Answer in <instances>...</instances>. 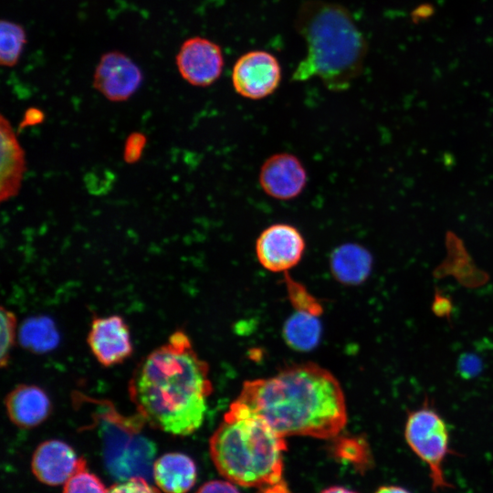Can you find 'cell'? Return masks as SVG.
<instances>
[{"label":"cell","mask_w":493,"mask_h":493,"mask_svg":"<svg viewBox=\"0 0 493 493\" xmlns=\"http://www.w3.org/2000/svg\"><path fill=\"white\" fill-rule=\"evenodd\" d=\"M128 390L145 423L172 435H188L204 422L213 385L208 364L179 330L138 363Z\"/></svg>","instance_id":"6da1fadb"},{"label":"cell","mask_w":493,"mask_h":493,"mask_svg":"<svg viewBox=\"0 0 493 493\" xmlns=\"http://www.w3.org/2000/svg\"><path fill=\"white\" fill-rule=\"evenodd\" d=\"M278 435L335 438L347 424L342 387L327 369L307 362L246 381L234 401Z\"/></svg>","instance_id":"7a4b0ae2"},{"label":"cell","mask_w":493,"mask_h":493,"mask_svg":"<svg viewBox=\"0 0 493 493\" xmlns=\"http://www.w3.org/2000/svg\"><path fill=\"white\" fill-rule=\"evenodd\" d=\"M296 28L307 45V55L292 74L294 81L319 78L327 89L343 91L362 71L367 44L343 6L309 0L299 8Z\"/></svg>","instance_id":"3957f363"},{"label":"cell","mask_w":493,"mask_h":493,"mask_svg":"<svg viewBox=\"0 0 493 493\" xmlns=\"http://www.w3.org/2000/svg\"><path fill=\"white\" fill-rule=\"evenodd\" d=\"M209 449L216 469L230 482L262 487L281 480L286 438L235 402L212 435Z\"/></svg>","instance_id":"277c9868"},{"label":"cell","mask_w":493,"mask_h":493,"mask_svg":"<svg viewBox=\"0 0 493 493\" xmlns=\"http://www.w3.org/2000/svg\"><path fill=\"white\" fill-rule=\"evenodd\" d=\"M94 420L102 440L104 464L118 481L132 477L152 478L156 446L144 436L142 429L145 421L121 414L109 402L96 401Z\"/></svg>","instance_id":"5b68a950"},{"label":"cell","mask_w":493,"mask_h":493,"mask_svg":"<svg viewBox=\"0 0 493 493\" xmlns=\"http://www.w3.org/2000/svg\"><path fill=\"white\" fill-rule=\"evenodd\" d=\"M404 438L414 453L426 464L432 488H452L443 470L444 461L451 453L448 429L444 419L427 406L413 411L406 419Z\"/></svg>","instance_id":"8992f818"},{"label":"cell","mask_w":493,"mask_h":493,"mask_svg":"<svg viewBox=\"0 0 493 493\" xmlns=\"http://www.w3.org/2000/svg\"><path fill=\"white\" fill-rule=\"evenodd\" d=\"M306 249L305 238L294 226L276 223L266 227L256 240L257 261L271 272H286L297 266Z\"/></svg>","instance_id":"52a82bcc"},{"label":"cell","mask_w":493,"mask_h":493,"mask_svg":"<svg viewBox=\"0 0 493 493\" xmlns=\"http://www.w3.org/2000/svg\"><path fill=\"white\" fill-rule=\"evenodd\" d=\"M280 80L281 68L278 59L262 50L244 54L236 60L232 70L235 90L250 100L269 96L277 89Z\"/></svg>","instance_id":"ba28073f"},{"label":"cell","mask_w":493,"mask_h":493,"mask_svg":"<svg viewBox=\"0 0 493 493\" xmlns=\"http://www.w3.org/2000/svg\"><path fill=\"white\" fill-rule=\"evenodd\" d=\"M143 76L138 65L121 51L103 54L93 74V87L107 100H129L141 87Z\"/></svg>","instance_id":"9c48e42d"},{"label":"cell","mask_w":493,"mask_h":493,"mask_svg":"<svg viewBox=\"0 0 493 493\" xmlns=\"http://www.w3.org/2000/svg\"><path fill=\"white\" fill-rule=\"evenodd\" d=\"M87 342L95 359L104 367L121 364L133 353L130 328L119 315L94 318Z\"/></svg>","instance_id":"30bf717a"},{"label":"cell","mask_w":493,"mask_h":493,"mask_svg":"<svg viewBox=\"0 0 493 493\" xmlns=\"http://www.w3.org/2000/svg\"><path fill=\"white\" fill-rule=\"evenodd\" d=\"M175 59L182 78L196 87L212 85L220 77L224 67L220 47L201 37L186 39Z\"/></svg>","instance_id":"8fae6325"},{"label":"cell","mask_w":493,"mask_h":493,"mask_svg":"<svg viewBox=\"0 0 493 493\" xmlns=\"http://www.w3.org/2000/svg\"><path fill=\"white\" fill-rule=\"evenodd\" d=\"M259 184L268 196L288 201L298 197L308 183V173L302 162L289 152L269 156L258 173Z\"/></svg>","instance_id":"7c38bea8"},{"label":"cell","mask_w":493,"mask_h":493,"mask_svg":"<svg viewBox=\"0 0 493 493\" xmlns=\"http://www.w3.org/2000/svg\"><path fill=\"white\" fill-rule=\"evenodd\" d=\"M86 467V460L78 456L67 443L51 439L42 442L35 450L31 468L42 483L58 486L65 484L76 472Z\"/></svg>","instance_id":"4fadbf2b"},{"label":"cell","mask_w":493,"mask_h":493,"mask_svg":"<svg viewBox=\"0 0 493 493\" xmlns=\"http://www.w3.org/2000/svg\"><path fill=\"white\" fill-rule=\"evenodd\" d=\"M5 405L10 421L21 428L39 425L52 409L47 393L32 384H20L12 389L5 396Z\"/></svg>","instance_id":"5bb4252c"},{"label":"cell","mask_w":493,"mask_h":493,"mask_svg":"<svg viewBox=\"0 0 493 493\" xmlns=\"http://www.w3.org/2000/svg\"><path fill=\"white\" fill-rule=\"evenodd\" d=\"M0 199L5 202L19 193L26 171V158L10 121L4 115L0 117Z\"/></svg>","instance_id":"9a60e30c"},{"label":"cell","mask_w":493,"mask_h":493,"mask_svg":"<svg viewBox=\"0 0 493 493\" xmlns=\"http://www.w3.org/2000/svg\"><path fill=\"white\" fill-rule=\"evenodd\" d=\"M330 268L333 277L341 283L358 285L370 276L372 256L363 246L347 242L338 246L330 253Z\"/></svg>","instance_id":"2e32d148"},{"label":"cell","mask_w":493,"mask_h":493,"mask_svg":"<svg viewBox=\"0 0 493 493\" xmlns=\"http://www.w3.org/2000/svg\"><path fill=\"white\" fill-rule=\"evenodd\" d=\"M158 488L165 493H186L196 481V466L183 453H167L155 460L152 471Z\"/></svg>","instance_id":"e0dca14e"},{"label":"cell","mask_w":493,"mask_h":493,"mask_svg":"<svg viewBox=\"0 0 493 493\" xmlns=\"http://www.w3.org/2000/svg\"><path fill=\"white\" fill-rule=\"evenodd\" d=\"M283 336L286 343L296 351L312 350L321 337V323L319 315L295 310L285 321Z\"/></svg>","instance_id":"ac0fdd59"},{"label":"cell","mask_w":493,"mask_h":493,"mask_svg":"<svg viewBox=\"0 0 493 493\" xmlns=\"http://www.w3.org/2000/svg\"><path fill=\"white\" fill-rule=\"evenodd\" d=\"M26 43L24 27L10 20L0 23V63L4 67H14L20 59Z\"/></svg>","instance_id":"d6986e66"},{"label":"cell","mask_w":493,"mask_h":493,"mask_svg":"<svg viewBox=\"0 0 493 493\" xmlns=\"http://www.w3.org/2000/svg\"><path fill=\"white\" fill-rule=\"evenodd\" d=\"M23 343L31 349L45 351L58 342V334L50 320H35L25 324L21 332Z\"/></svg>","instance_id":"ffe728a7"},{"label":"cell","mask_w":493,"mask_h":493,"mask_svg":"<svg viewBox=\"0 0 493 493\" xmlns=\"http://www.w3.org/2000/svg\"><path fill=\"white\" fill-rule=\"evenodd\" d=\"M335 453L341 459L354 465L358 469L366 470L372 463L367 445L358 438L342 439L337 445Z\"/></svg>","instance_id":"44dd1931"},{"label":"cell","mask_w":493,"mask_h":493,"mask_svg":"<svg viewBox=\"0 0 493 493\" xmlns=\"http://www.w3.org/2000/svg\"><path fill=\"white\" fill-rule=\"evenodd\" d=\"M101 480L87 468L76 472L64 486L63 493H107Z\"/></svg>","instance_id":"7402d4cb"},{"label":"cell","mask_w":493,"mask_h":493,"mask_svg":"<svg viewBox=\"0 0 493 493\" xmlns=\"http://www.w3.org/2000/svg\"><path fill=\"white\" fill-rule=\"evenodd\" d=\"M16 330V317L14 312L1 307V367L8 365L11 350L15 343Z\"/></svg>","instance_id":"603a6c76"},{"label":"cell","mask_w":493,"mask_h":493,"mask_svg":"<svg viewBox=\"0 0 493 493\" xmlns=\"http://www.w3.org/2000/svg\"><path fill=\"white\" fill-rule=\"evenodd\" d=\"M286 283L289 299L296 310L320 315L321 306L307 291L305 287L290 278L288 275L286 276Z\"/></svg>","instance_id":"cb8c5ba5"},{"label":"cell","mask_w":493,"mask_h":493,"mask_svg":"<svg viewBox=\"0 0 493 493\" xmlns=\"http://www.w3.org/2000/svg\"><path fill=\"white\" fill-rule=\"evenodd\" d=\"M147 143L146 136L139 131L131 132L126 139L123 159L129 164H133L141 159Z\"/></svg>","instance_id":"d4e9b609"},{"label":"cell","mask_w":493,"mask_h":493,"mask_svg":"<svg viewBox=\"0 0 493 493\" xmlns=\"http://www.w3.org/2000/svg\"><path fill=\"white\" fill-rule=\"evenodd\" d=\"M107 493H160L143 477H132L111 486Z\"/></svg>","instance_id":"484cf974"},{"label":"cell","mask_w":493,"mask_h":493,"mask_svg":"<svg viewBox=\"0 0 493 493\" xmlns=\"http://www.w3.org/2000/svg\"><path fill=\"white\" fill-rule=\"evenodd\" d=\"M482 360L473 353H464L457 362V370L462 378L476 377L482 371Z\"/></svg>","instance_id":"4316f807"},{"label":"cell","mask_w":493,"mask_h":493,"mask_svg":"<svg viewBox=\"0 0 493 493\" xmlns=\"http://www.w3.org/2000/svg\"><path fill=\"white\" fill-rule=\"evenodd\" d=\"M196 493H240L234 484L223 480L208 481Z\"/></svg>","instance_id":"83f0119b"},{"label":"cell","mask_w":493,"mask_h":493,"mask_svg":"<svg viewBox=\"0 0 493 493\" xmlns=\"http://www.w3.org/2000/svg\"><path fill=\"white\" fill-rule=\"evenodd\" d=\"M44 120V112L38 108L31 107L26 110L19 128L24 129L26 127L37 125L42 123Z\"/></svg>","instance_id":"f1b7e54d"},{"label":"cell","mask_w":493,"mask_h":493,"mask_svg":"<svg viewBox=\"0 0 493 493\" xmlns=\"http://www.w3.org/2000/svg\"><path fill=\"white\" fill-rule=\"evenodd\" d=\"M263 493H292L283 481L269 486Z\"/></svg>","instance_id":"f546056e"},{"label":"cell","mask_w":493,"mask_h":493,"mask_svg":"<svg viewBox=\"0 0 493 493\" xmlns=\"http://www.w3.org/2000/svg\"><path fill=\"white\" fill-rule=\"evenodd\" d=\"M374 493H412L408 489L394 485L380 487Z\"/></svg>","instance_id":"4dcf8cb0"},{"label":"cell","mask_w":493,"mask_h":493,"mask_svg":"<svg viewBox=\"0 0 493 493\" xmlns=\"http://www.w3.org/2000/svg\"><path fill=\"white\" fill-rule=\"evenodd\" d=\"M320 493H358V492L351 490L344 487L334 486V487H330L324 489Z\"/></svg>","instance_id":"1f68e13d"}]
</instances>
